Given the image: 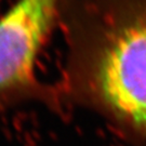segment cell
Instances as JSON below:
<instances>
[{"label": "cell", "instance_id": "obj_1", "mask_svg": "<svg viewBox=\"0 0 146 146\" xmlns=\"http://www.w3.org/2000/svg\"><path fill=\"white\" fill-rule=\"evenodd\" d=\"M61 14L66 50L55 104L94 110L146 137V5L69 0Z\"/></svg>", "mask_w": 146, "mask_h": 146}, {"label": "cell", "instance_id": "obj_2", "mask_svg": "<svg viewBox=\"0 0 146 146\" xmlns=\"http://www.w3.org/2000/svg\"><path fill=\"white\" fill-rule=\"evenodd\" d=\"M63 0H16L0 16V108L23 102L54 104L37 64L61 15Z\"/></svg>", "mask_w": 146, "mask_h": 146}]
</instances>
